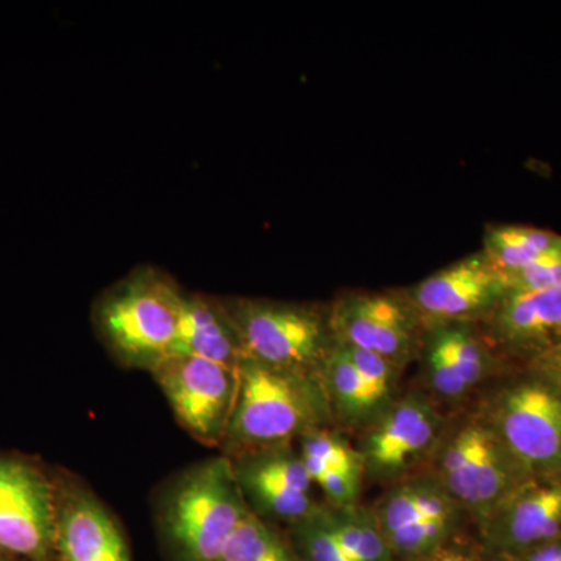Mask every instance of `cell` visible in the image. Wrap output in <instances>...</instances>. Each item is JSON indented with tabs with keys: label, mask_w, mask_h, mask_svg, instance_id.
Returning a JSON list of instances; mask_svg holds the SVG:
<instances>
[{
	"label": "cell",
	"mask_w": 561,
	"mask_h": 561,
	"mask_svg": "<svg viewBox=\"0 0 561 561\" xmlns=\"http://www.w3.org/2000/svg\"><path fill=\"white\" fill-rule=\"evenodd\" d=\"M57 537V493L36 468L0 457V549L44 560Z\"/></svg>",
	"instance_id": "cell-13"
},
{
	"label": "cell",
	"mask_w": 561,
	"mask_h": 561,
	"mask_svg": "<svg viewBox=\"0 0 561 561\" xmlns=\"http://www.w3.org/2000/svg\"><path fill=\"white\" fill-rule=\"evenodd\" d=\"M426 468L476 524L530 478L478 408L448 420Z\"/></svg>",
	"instance_id": "cell-4"
},
{
	"label": "cell",
	"mask_w": 561,
	"mask_h": 561,
	"mask_svg": "<svg viewBox=\"0 0 561 561\" xmlns=\"http://www.w3.org/2000/svg\"><path fill=\"white\" fill-rule=\"evenodd\" d=\"M508 290L530 291L561 287V242L540 260L505 276Z\"/></svg>",
	"instance_id": "cell-25"
},
{
	"label": "cell",
	"mask_w": 561,
	"mask_h": 561,
	"mask_svg": "<svg viewBox=\"0 0 561 561\" xmlns=\"http://www.w3.org/2000/svg\"><path fill=\"white\" fill-rule=\"evenodd\" d=\"M289 541L300 561H353L335 540L323 505L290 526Z\"/></svg>",
	"instance_id": "cell-24"
},
{
	"label": "cell",
	"mask_w": 561,
	"mask_h": 561,
	"mask_svg": "<svg viewBox=\"0 0 561 561\" xmlns=\"http://www.w3.org/2000/svg\"><path fill=\"white\" fill-rule=\"evenodd\" d=\"M332 423L320 371L286 370L243 357L234 411L221 445L227 457H236L290 445Z\"/></svg>",
	"instance_id": "cell-1"
},
{
	"label": "cell",
	"mask_w": 561,
	"mask_h": 561,
	"mask_svg": "<svg viewBox=\"0 0 561 561\" xmlns=\"http://www.w3.org/2000/svg\"><path fill=\"white\" fill-rule=\"evenodd\" d=\"M220 561H300L289 538L278 534L271 523L249 511L230 541L225 546Z\"/></svg>",
	"instance_id": "cell-22"
},
{
	"label": "cell",
	"mask_w": 561,
	"mask_h": 561,
	"mask_svg": "<svg viewBox=\"0 0 561 561\" xmlns=\"http://www.w3.org/2000/svg\"><path fill=\"white\" fill-rule=\"evenodd\" d=\"M332 421L346 430L364 432L391 404H386L350 360L341 343L334 345L320 370Z\"/></svg>",
	"instance_id": "cell-18"
},
{
	"label": "cell",
	"mask_w": 561,
	"mask_h": 561,
	"mask_svg": "<svg viewBox=\"0 0 561 561\" xmlns=\"http://www.w3.org/2000/svg\"><path fill=\"white\" fill-rule=\"evenodd\" d=\"M324 516L335 540L353 561H394L386 538L379 530L371 508L360 504L345 507L323 505Z\"/></svg>",
	"instance_id": "cell-21"
},
{
	"label": "cell",
	"mask_w": 561,
	"mask_h": 561,
	"mask_svg": "<svg viewBox=\"0 0 561 561\" xmlns=\"http://www.w3.org/2000/svg\"><path fill=\"white\" fill-rule=\"evenodd\" d=\"M243 356L286 370L320 371L334 345L330 311L297 302L224 301Z\"/></svg>",
	"instance_id": "cell-5"
},
{
	"label": "cell",
	"mask_w": 561,
	"mask_h": 561,
	"mask_svg": "<svg viewBox=\"0 0 561 561\" xmlns=\"http://www.w3.org/2000/svg\"><path fill=\"white\" fill-rule=\"evenodd\" d=\"M330 324L334 341L379 354L401 370L423 345V324L404 294L345 295L330 309Z\"/></svg>",
	"instance_id": "cell-10"
},
{
	"label": "cell",
	"mask_w": 561,
	"mask_h": 561,
	"mask_svg": "<svg viewBox=\"0 0 561 561\" xmlns=\"http://www.w3.org/2000/svg\"><path fill=\"white\" fill-rule=\"evenodd\" d=\"M485 556L508 561L561 538V474L530 476L478 523Z\"/></svg>",
	"instance_id": "cell-12"
},
{
	"label": "cell",
	"mask_w": 561,
	"mask_h": 561,
	"mask_svg": "<svg viewBox=\"0 0 561 561\" xmlns=\"http://www.w3.org/2000/svg\"><path fill=\"white\" fill-rule=\"evenodd\" d=\"M526 368L561 390V345L531 360Z\"/></svg>",
	"instance_id": "cell-27"
},
{
	"label": "cell",
	"mask_w": 561,
	"mask_h": 561,
	"mask_svg": "<svg viewBox=\"0 0 561 561\" xmlns=\"http://www.w3.org/2000/svg\"><path fill=\"white\" fill-rule=\"evenodd\" d=\"M560 242L557 232L529 225H494L485 231L482 251L502 275L508 276L540 260Z\"/></svg>",
	"instance_id": "cell-20"
},
{
	"label": "cell",
	"mask_w": 561,
	"mask_h": 561,
	"mask_svg": "<svg viewBox=\"0 0 561 561\" xmlns=\"http://www.w3.org/2000/svg\"><path fill=\"white\" fill-rule=\"evenodd\" d=\"M247 505L265 522L294 526L320 507L300 451L272 446L230 457Z\"/></svg>",
	"instance_id": "cell-14"
},
{
	"label": "cell",
	"mask_w": 561,
	"mask_h": 561,
	"mask_svg": "<svg viewBox=\"0 0 561 561\" xmlns=\"http://www.w3.org/2000/svg\"><path fill=\"white\" fill-rule=\"evenodd\" d=\"M172 354L202 357L232 370L245 357L224 302L201 294L184 297Z\"/></svg>",
	"instance_id": "cell-17"
},
{
	"label": "cell",
	"mask_w": 561,
	"mask_h": 561,
	"mask_svg": "<svg viewBox=\"0 0 561 561\" xmlns=\"http://www.w3.org/2000/svg\"><path fill=\"white\" fill-rule=\"evenodd\" d=\"M184 297L164 272L136 268L99 298L95 327L122 364L151 371L173 353Z\"/></svg>",
	"instance_id": "cell-2"
},
{
	"label": "cell",
	"mask_w": 561,
	"mask_h": 561,
	"mask_svg": "<svg viewBox=\"0 0 561 561\" xmlns=\"http://www.w3.org/2000/svg\"><path fill=\"white\" fill-rule=\"evenodd\" d=\"M483 321L497 354L530 364L561 345V287L508 290Z\"/></svg>",
	"instance_id": "cell-15"
},
{
	"label": "cell",
	"mask_w": 561,
	"mask_h": 561,
	"mask_svg": "<svg viewBox=\"0 0 561 561\" xmlns=\"http://www.w3.org/2000/svg\"><path fill=\"white\" fill-rule=\"evenodd\" d=\"M55 548L62 561H130L116 519L83 486H69L57 494Z\"/></svg>",
	"instance_id": "cell-16"
},
{
	"label": "cell",
	"mask_w": 561,
	"mask_h": 561,
	"mask_svg": "<svg viewBox=\"0 0 561 561\" xmlns=\"http://www.w3.org/2000/svg\"><path fill=\"white\" fill-rule=\"evenodd\" d=\"M151 375L184 430L205 445L224 443L238 394V370L172 354Z\"/></svg>",
	"instance_id": "cell-9"
},
{
	"label": "cell",
	"mask_w": 561,
	"mask_h": 561,
	"mask_svg": "<svg viewBox=\"0 0 561 561\" xmlns=\"http://www.w3.org/2000/svg\"><path fill=\"white\" fill-rule=\"evenodd\" d=\"M394 561H485L481 553L476 552L470 546L456 540L435 551L423 553V556L411 557V559H402Z\"/></svg>",
	"instance_id": "cell-26"
},
{
	"label": "cell",
	"mask_w": 561,
	"mask_h": 561,
	"mask_svg": "<svg viewBox=\"0 0 561 561\" xmlns=\"http://www.w3.org/2000/svg\"><path fill=\"white\" fill-rule=\"evenodd\" d=\"M508 561H561V538L560 540L546 542V545L537 546L530 551L515 557Z\"/></svg>",
	"instance_id": "cell-28"
},
{
	"label": "cell",
	"mask_w": 561,
	"mask_h": 561,
	"mask_svg": "<svg viewBox=\"0 0 561 561\" xmlns=\"http://www.w3.org/2000/svg\"><path fill=\"white\" fill-rule=\"evenodd\" d=\"M249 511L230 457H216L173 482L161 502V529L181 561H220Z\"/></svg>",
	"instance_id": "cell-3"
},
{
	"label": "cell",
	"mask_w": 561,
	"mask_h": 561,
	"mask_svg": "<svg viewBox=\"0 0 561 561\" xmlns=\"http://www.w3.org/2000/svg\"><path fill=\"white\" fill-rule=\"evenodd\" d=\"M507 291L505 276L479 251L432 273L404 295L430 330L485 320Z\"/></svg>",
	"instance_id": "cell-11"
},
{
	"label": "cell",
	"mask_w": 561,
	"mask_h": 561,
	"mask_svg": "<svg viewBox=\"0 0 561 561\" xmlns=\"http://www.w3.org/2000/svg\"><path fill=\"white\" fill-rule=\"evenodd\" d=\"M300 456L305 461H312L365 481L364 465L356 446L350 445L342 434L330 427L309 432L301 437Z\"/></svg>",
	"instance_id": "cell-23"
},
{
	"label": "cell",
	"mask_w": 561,
	"mask_h": 561,
	"mask_svg": "<svg viewBox=\"0 0 561 561\" xmlns=\"http://www.w3.org/2000/svg\"><path fill=\"white\" fill-rule=\"evenodd\" d=\"M448 416L426 391L413 390L398 400L362 432L356 446L365 479L376 483L402 481L424 470L440 442Z\"/></svg>",
	"instance_id": "cell-8"
},
{
	"label": "cell",
	"mask_w": 561,
	"mask_h": 561,
	"mask_svg": "<svg viewBox=\"0 0 561 561\" xmlns=\"http://www.w3.org/2000/svg\"><path fill=\"white\" fill-rule=\"evenodd\" d=\"M530 476L561 474V390L527 370L494 387L478 405Z\"/></svg>",
	"instance_id": "cell-6"
},
{
	"label": "cell",
	"mask_w": 561,
	"mask_h": 561,
	"mask_svg": "<svg viewBox=\"0 0 561 561\" xmlns=\"http://www.w3.org/2000/svg\"><path fill=\"white\" fill-rule=\"evenodd\" d=\"M423 345L435 351L471 393L500 375V354L485 335L476 332L474 324H445L424 330Z\"/></svg>",
	"instance_id": "cell-19"
},
{
	"label": "cell",
	"mask_w": 561,
	"mask_h": 561,
	"mask_svg": "<svg viewBox=\"0 0 561 561\" xmlns=\"http://www.w3.org/2000/svg\"><path fill=\"white\" fill-rule=\"evenodd\" d=\"M394 560L459 540L470 516L427 468L393 483L371 507Z\"/></svg>",
	"instance_id": "cell-7"
}]
</instances>
